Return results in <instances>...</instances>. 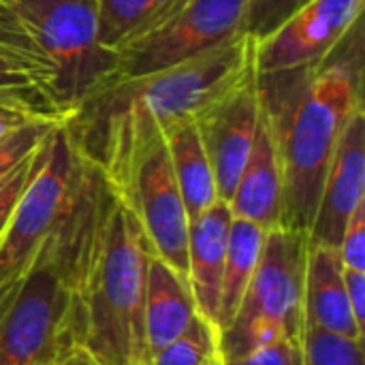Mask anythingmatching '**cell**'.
<instances>
[{
	"instance_id": "ba28073f",
	"label": "cell",
	"mask_w": 365,
	"mask_h": 365,
	"mask_svg": "<svg viewBox=\"0 0 365 365\" xmlns=\"http://www.w3.org/2000/svg\"><path fill=\"white\" fill-rule=\"evenodd\" d=\"M81 165L83 158L64 120L49 135L43 165L24 190L0 240V289L24 276L45 240L60 227L73 203Z\"/></svg>"
},
{
	"instance_id": "4dcf8cb0",
	"label": "cell",
	"mask_w": 365,
	"mask_h": 365,
	"mask_svg": "<svg viewBox=\"0 0 365 365\" xmlns=\"http://www.w3.org/2000/svg\"><path fill=\"white\" fill-rule=\"evenodd\" d=\"M17 282H19V280H17ZM17 282H13V284H9V287L0 289V312H2V308L6 306V302H9V297H11L13 289L17 287Z\"/></svg>"
},
{
	"instance_id": "d6986e66",
	"label": "cell",
	"mask_w": 365,
	"mask_h": 365,
	"mask_svg": "<svg viewBox=\"0 0 365 365\" xmlns=\"http://www.w3.org/2000/svg\"><path fill=\"white\" fill-rule=\"evenodd\" d=\"M178 2L180 0H94L101 45L115 53L156 26Z\"/></svg>"
},
{
	"instance_id": "f546056e",
	"label": "cell",
	"mask_w": 365,
	"mask_h": 365,
	"mask_svg": "<svg viewBox=\"0 0 365 365\" xmlns=\"http://www.w3.org/2000/svg\"><path fill=\"white\" fill-rule=\"evenodd\" d=\"M53 365H101L86 349L77 346L75 351H71L68 355H64L62 359H58Z\"/></svg>"
},
{
	"instance_id": "52a82bcc",
	"label": "cell",
	"mask_w": 365,
	"mask_h": 365,
	"mask_svg": "<svg viewBox=\"0 0 365 365\" xmlns=\"http://www.w3.org/2000/svg\"><path fill=\"white\" fill-rule=\"evenodd\" d=\"M242 34H246V0H180L156 26L115 51L109 81L184 64Z\"/></svg>"
},
{
	"instance_id": "6da1fadb",
	"label": "cell",
	"mask_w": 365,
	"mask_h": 365,
	"mask_svg": "<svg viewBox=\"0 0 365 365\" xmlns=\"http://www.w3.org/2000/svg\"><path fill=\"white\" fill-rule=\"evenodd\" d=\"M152 246L101 173L75 280L79 346L101 365H150L143 304Z\"/></svg>"
},
{
	"instance_id": "83f0119b",
	"label": "cell",
	"mask_w": 365,
	"mask_h": 365,
	"mask_svg": "<svg viewBox=\"0 0 365 365\" xmlns=\"http://www.w3.org/2000/svg\"><path fill=\"white\" fill-rule=\"evenodd\" d=\"M344 284H346L351 310H353L357 323L365 329V272L344 267Z\"/></svg>"
},
{
	"instance_id": "ffe728a7",
	"label": "cell",
	"mask_w": 365,
	"mask_h": 365,
	"mask_svg": "<svg viewBox=\"0 0 365 365\" xmlns=\"http://www.w3.org/2000/svg\"><path fill=\"white\" fill-rule=\"evenodd\" d=\"M150 365H225L222 331L197 312L175 340L152 355Z\"/></svg>"
},
{
	"instance_id": "30bf717a",
	"label": "cell",
	"mask_w": 365,
	"mask_h": 365,
	"mask_svg": "<svg viewBox=\"0 0 365 365\" xmlns=\"http://www.w3.org/2000/svg\"><path fill=\"white\" fill-rule=\"evenodd\" d=\"M261 105V75L252 51L244 71L199 115H195L214 169L218 197L225 203H229L250 154Z\"/></svg>"
},
{
	"instance_id": "4316f807",
	"label": "cell",
	"mask_w": 365,
	"mask_h": 365,
	"mask_svg": "<svg viewBox=\"0 0 365 365\" xmlns=\"http://www.w3.org/2000/svg\"><path fill=\"white\" fill-rule=\"evenodd\" d=\"M338 252L346 269L365 272V203H361L349 218Z\"/></svg>"
},
{
	"instance_id": "7402d4cb",
	"label": "cell",
	"mask_w": 365,
	"mask_h": 365,
	"mask_svg": "<svg viewBox=\"0 0 365 365\" xmlns=\"http://www.w3.org/2000/svg\"><path fill=\"white\" fill-rule=\"evenodd\" d=\"M0 103L36 118L66 120L68 115L30 77L0 58Z\"/></svg>"
},
{
	"instance_id": "277c9868",
	"label": "cell",
	"mask_w": 365,
	"mask_h": 365,
	"mask_svg": "<svg viewBox=\"0 0 365 365\" xmlns=\"http://www.w3.org/2000/svg\"><path fill=\"white\" fill-rule=\"evenodd\" d=\"M255 51V36L242 34L235 41L212 49L184 64L135 79L103 83L90 92L68 118H92L111 111H141L160 128L199 115L248 64Z\"/></svg>"
},
{
	"instance_id": "9a60e30c",
	"label": "cell",
	"mask_w": 365,
	"mask_h": 365,
	"mask_svg": "<svg viewBox=\"0 0 365 365\" xmlns=\"http://www.w3.org/2000/svg\"><path fill=\"white\" fill-rule=\"evenodd\" d=\"M197 314V304L186 276L175 272L154 252L148 261L145 278V338L150 359L171 340H175Z\"/></svg>"
},
{
	"instance_id": "cb8c5ba5",
	"label": "cell",
	"mask_w": 365,
	"mask_h": 365,
	"mask_svg": "<svg viewBox=\"0 0 365 365\" xmlns=\"http://www.w3.org/2000/svg\"><path fill=\"white\" fill-rule=\"evenodd\" d=\"M53 133V130H51ZM49 139V137H47ZM47 139L11 173L0 182V240L11 222V216L24 195V190L28 188V184L32 182V178L36 175V171L43 165L45 158V148H47Z\"/></svg>"
},
{
	"instance_id": "7a4b0ae2",
	"label": "cell",
	"mask_w": 365,
	"mask_h": 365,
	"mask_svg": "<svg viewBox=\"0 0 365 365\" xmlns=\"http://www.w3.org/2000/svg\"><path fill=\"white\" fill-rule=\"evenodd\" d=\"M101 171L83 158L73 203L0 312V365H53L79 346L75 280Z\"/></svg>"
},
{
	"instance_id": "f1b7e54d",
	"label": "cell",
	"mask_w": 365,
	"mask_h": 365,
	"mask_svg": "<svg viewBox=\"0 0 365 365\" xmlns=\"http://www.w3.org/2000/svg\"><path fill=\"white\" fill-rule=\"evenodd\" d=\"M36 115H30V113H24L15 107H9L4 103H0V137H4L6 133H11L13 128L26 124L28 120H34Z\"/></svg>"
},
{
	"instance_id": "5b68a950",
	"label": "cell",
	"mask_w": 365,
	"mask_h": 365,
	"mask_svg": "<svg viewBox=\"0 0 365 365\" xmlns=\"http://www.w3.org/2000/svg\"><path fill=\"white\" fill-rule=\"evenodd\" d=\"M306 255L308 233L291 229L267 233L248 291L222 331L225 361L278 336L302 338Z\"/></svg>"
},
{
	"instance_id": "9c48e42d",
	"label": "cell",
	"mask_w": 365,
	"mask_h": 365,
	"mask_svg": "<svg viewBox=\"0 0 365 365\" xmlns=\"http://www.w3.org/2000/svg\"><path fill=\"white\" fill-rule=\"evenodd\" d=\"M365 0H308L269 34L257 38L261 77L310 71L327 62L361 24Z\"/></svg>"
},
{
	"instance_id": "8fae6325",
	"label": "cell",
	"mask_w": 365,
	"mask_h": 365,
	"mask_svg": "<svg viewBox=\"0 0 365 365\" xmlns=\"http://www.w3.org/2000/svg\"><path fill=\"white\" fill-rule=\"evenodd\" d=\"M365 203V111L359 107L349 120L327 169L310 242L338 248L353 212Z\"/></svg>"
},
{
	"instance_id": "44dd1931",
	"label": "cell",
	"mask_w": 365,
	"mask_h": 365,
	"mask_svg": "<svg viewBox=\"0 0 365 365\" xmlns=\"http://www.w3.org/2000/svg\"><path fill=\"white\" fill-rule=\"evenodd\" d=\"M302 365H365L364 340L304 325L302 331Z\"/></svg>"
},
{
	"instance_id": "3957f363",
	"label": "cell",
	"mask_w": 365,
	"mask_h": 365,
	"mask_svg": "<svg viewBox=\"0 0 365 365\" xmlns=\"http://www.w3.org/2000/svg\"><path fill=\"white\" fill-rule=\"evenodd\" d=\"M287 77L291 88L280 105L263 92L276 118L282 156V229L310 233L336 148L353 113L364 107L361 43L353 53L336 51L321 66Z\"/></svg>"
},
{
	"instance_id": "603a6c76",
	"label": "cell",
	"mask_w": 365,
	"mask_h": 365,
	"mask_svg": "<svg viewBox=\"0 0 365 365\" xmlns=\"http://www.w3.org/2000/svg\"><path fill=\"white\" fill-rule=\"evenodd\" d=\"M64 120L34 118L0 137V182L11 175Z\"/></svg>"
},
{
	"instance_id": "4fadbf2b",
	"label": "cell",
	"mask_w": 365,
	"mask_h": 365,
	"mask_svg": "<svg viewBox=\"0 0 365 365\" xmlns=\"http://www.w3.org/2000/svg\"><path fill=\"white\" fill-rule=\"evenodd\" d=\"M231 220L233 214L229 203L216 201L188 225L186 280L190 284L197 312L216 325Z\"/></svg>"
},
{
	"instance_id": "5bb4252c",
	"label": "cell",
	"mask_w": 365,
	"mask_h": 365,
	"mask_svg": "<svg viewBox=\"0 0 365 365\" xmlns=\"http://www.w3.org/2000/svg\"><path fill=\"white\" fill-rule=\"evenodd\" d=\"M304 325L323 327L353 340H364L344 284V265L338 248L314 244L308 237L304 274Z\"/></svg>"
},
{
	"instance_id": "8992f818",
	"label": "cell",
	"mask_w": 365,
	"mask_h": 365,
	"mask_svg": "<svg viewBox=\"0 0 365 365\" xmlns=\"http://www.w3.org/2000/svg\"><path fill=\"white\" fill-rule=\"evenodd\" d=\"M56 73V96L73 109L115 71V53L98 41L94 0H13Z\"/></svg>"
},
{
	"instance_id": "e0dca14e",
	"label": "cell",
	"mask_w": 365,
	"mask_h": 365,
	"mask_svg": "<svg viewBox=\"0 0 365 365\" xmlns=\"http://www.w3.org/2000/svg\"><path fill=\"white\" fill-rule=\"evenodd\" d=\"M267 233H269L267 229L255 222H248L242 218L231 220L225 272H222V282H220V306H218L220 331H225L231 325L248 291V284L257 272Z\"/></svg>"
},
{
	"instance_id": "2e32d148",
	"label": "cell",
	"mask_w": 365,
	"mask_h": 365,
	"mask_svg": "<svg viewBox=\"0 0 365 365\" xmlns=\"http://www.w3.org/2000/svg\"><path fill=\"white\" fill-rule=\"evenodd\" d=\"M163 135L180 195L184 199L188 218L192 220L220 201L207 150L195 118L165 126Z\"/></svg>"
},
{
	"instance_id": "484cf974",
	"label": "cell",
	"mask_w": 365,
	"mask_h": 365,
	"mask_svg": "<svg viewBox=\"0 0 365 365\" xmlns=\"http://www.w3.org/2000/svg\"><path fill=\"white\" fill-rule=\"evenodd\" d=\"M308 0H246V34L261 38Z\"/></svg>"
},
{
	"instance_id": "ac0fdd59",
	"label": "cell",
	"mask_w": 365,
	"mask_h": 365,
	"mask_svg": "<svg viewBox=\"0 0 365 365\" xmlns=\"http://www.w3.org/2000/svg\"><path fill=\"white\" fill-rule=\"evenodd\" d=\"M0 58L30 77L62 109L56 96L53 64L49 62L47 53L38 45L36 36L32 34L30 26L26 24L13 0H0Z\"/></svg>"
},
{
	"instance_id": "d4e9b609",
	"label": "cell",
	"mask_w": 365,
	"mask_h": 365,
	"mask_svg": "<svg viewBox=\"0 0 365 365\" xmlns=\"http://www.w3.org/2000/svg\"><path fill=\"white\" fill-rule=\"evenodd\" d=\"M225 365H302V338H272L235 359H227Z\"/></svg>"
},
{
	"instance_id": "7c38bea8",
	"label": "cell",
	"mask_w": 365,
	"mask_h": 365,
	"mask_svg": "<svg viewBox=\"0 0 365 365\" xmlns=\"http://www.w3.org/2000/svg\"><path fill=\"white\" fill-rule=\"evenodd\" d=\"M282 199L284 173L278 126L274 111L269 109L263 94L255 141L235 184V190L229 199V210L233 218H242L267 231H274L282 229Z\"/></svg>"
}]
</instances>
